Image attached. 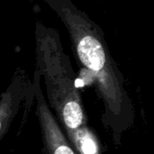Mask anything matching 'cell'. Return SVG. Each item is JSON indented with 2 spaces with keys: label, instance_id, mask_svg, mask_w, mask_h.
<instances>
[{
  "label": "cell",
  "instance_id": "4",
  "mask_svg": "<svg viewBox=\"0 0 154 154\" xmlns=\"http://www.w3.org/2000/svg\"><path fill=\"white\" fill-rule=\"evenodd\" d=\"M32 85L22 78L14 79L7 90L2 94L0 99V140L7 132L11 123L16 116L22 101L31 91Z\"/></svg>",
  "mask_w": 154,
  "mask_h": 154
},
{
  "label": "cell",
  "instance_id": "3",
  "mask_svg": "<svg viewBox=\"0 0 154 154\" xmlns=\"http://www.w3.org/2000/svg\"><path fill=\"white\" fill-rule=\"evenodd\" d=\"M33 94L36 98V111L41 126L46 154H77L72 149L56 117L50 109L41 88V77L35 71L32 83Z\"/></svg>",
  "mask_w": 154,
  "mask_h": 154
},
{
  "label": "cell",
  "instance_id": "2",
  "mask_svg": "<svg viewBox=\"0 0 154 154\" xmlns=\"http://www.w3.org/2000/svg\"><path fill=\"white\" fill-rule=\"evenodd\" d=\"M35 35L36 71L44 78L46 102L69 137L79 127L87 125L75 73L54 29L37 23Z\"/></svg>",
  "mask_w": 154,
  "mask_h": 154
},
{
  "label": "cell",
  "instance_id": "5",
  "mask_svg": "<svg viewBox=\"0 0 154 154\" xmlns=\"http://www.w3.org/2000/svg\"><path fill=\"white\" fill-rule=\"evenodd\" d=\"M67 139L77 154H101L98 140L88 125L79 127Z\"/></svg>",
  "mask_w": 154,
  "mask_h": 154
},
{
  "label": "cell",
  "instance_id": "1",
  "mask_svg": "<svg viewBox=\"0 0 154 154\" xmlns=\"http://www.w3.org/2000/svg\"><path fill=\"white\" fill-rule=\"evenodd\" d=\"M65 25L77 60L92 75L109 119L107 126L116 134L125 130L134 118V106L124 87L103 32L69 0H45Z\"/></svg>",
  "mask_w": 154,
  "mask_h": 154
}]
</instances>
